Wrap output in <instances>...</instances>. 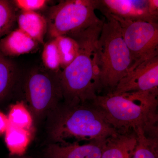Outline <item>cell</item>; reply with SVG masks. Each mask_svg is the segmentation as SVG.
<instances>
[{
    "label": "cell",
    "mask_w": 158,
    "mask_h": 158,
    "mask_svg": "<svg viewBox=\"0 0 158 158\" xmlns=\"http://www.w3.org/2000/svg\"><path fill=\"white\" fill-rule=\"evenodd\" d=\"M12 158H33L31 157L26 156L24 155L21 156H12Z\"/></svg>",
    "instance_id": "603a6c76"
},
{
    "label": "cell",
    "mask_w": 158,
    "mask_h": 158,
    "mask_svg": "<svg viewBox=\"0 0 158 158\" xmlns=\"http://www.w3.org/2000/svg\"><path fill=\"white\" fill-rule=\"evenodd\" d=\"M104 22L72 34L78 46L76 57L59 72L63 102L83 103L98 95L94 55Z\"/></svg>",
    "instance_id": "3957f363"
},
{
    "label": "cell",
    "mask_w": 158,
    "mask_h": 158,
    "mask_svg": "<svg viewBox=\"0 0 158 158\" xmlns=\"http://www.w3.org/2000/svg\"><path fill=\"white\" fill-rule=\"evenodd\" d=\"M137 144L135 132L111 136L104 141L101 158H131Z\"/></svg>",
    "instance_id": "7c38bea8"
},
{
    "label": "cell",
    "mask_w": 158,
    "mask_h": 158,
    "mask_svg": "<svg viewBox=\"0 0 158 158\" xmlns=\"http://www.w3.org/2000/svg\"><path fill=\"white\" fill-rule=\"evenodd\" d=\"M114 19L119 23L129 52L131 61L130 72L143 62L158 56V23Z\"/></svg>",
    "instance_id": "52a82bcc"
},
{
    "label": "cell",
    "mask_w": 158,
    "mask_h": 158,
    "mask_svg": "<svg viewBox=\"0 0 158 158\" xmlns=\"http://www.w3.org/2000/svg\"><path fill=\"white\" fill-rule=\"evenodd\" d=\"M16 76L17 70L14 62L0 52V102L11 91Z\"/></svg>",
    "instance_id": "9a60e30c"
},
{
    "label": "cell",
    "mask_w": 158,
    "mask_h": 158,
    "mask_svg": "<svg viewBox=\"0 0 158 158\" xmlns=\"http://www.w3.org/2000/svg\"><path fill=\"white\" fill-rule=\"evenodd\" d=\"M43 62L49 70L57 72L61 66V59L56 43L55 39L44 45L42 54Z\"/></svg>",
    "instance_id": "ffe728a7"
},
{
    "label": "cell",
    "mask_w": 158,
    "mask_h": 158,
    "mask_svg": "<svg viewBox=\"0 0 158 158\" xmlns=\"http://www.w3.org/2000/svg\"><path fill=\"white\" fill-rule=\"evenodd\" d=\"M137 92L158 94V56L148 59L131 71L119 81L112 93Z\"/></svg>",
    "instance_id": "9c48e42d"
},
{
    "label": "cell",
    "mask_w": 158,
    "mask_h": 158,
    "mask_svg": "<svg viewBox=\"0 0 158 158\" xmlns=\"http://www.w3.org/2000/svg\"><path fill=\"white\" fill-rule=\"evenodd\" d=\"M19 28L39 44H44L48 31V22L36 11H22L17 19Z\"/></svg>",
    "instance_id": "4fadbf2b"
},
{
    "label": "cell",
    "mask_w": 158,
    "mask_h": 158,
    "mask_svg": "<svg viewBox=\"0 0 158 158\" xmlns=\"http://www.w3.org/2000/svg\"><path fill=\"white\" fill-rule=\"evenodd\" d=\"M105 141H91L82 144L78 142L50 143L44 149V156L45 158H101Z\"/></svg>",
    "instance_id": "30bf717a"
},
{
    "label": "cell",
    "mask_w": 158,
    "mask_h": 158,
    "mask_svg": "<svg viewBox=\"0 0 158 158\" xmlns=\"http://www.w3.org/2000/svg\"><path fill=\"white\" fill-rule=\"evenodd\" d=\"M25 92L33 118L39 120L47 117L63 101L59 72L33 69L27 77Z\"/></svg>",
    "instance_id": "8992f818"
},
{
    "label": "cell",
    "mask_w": 158,
    "mask_h": 158,
    "mask_svg": "<svg viewBox=\"0 0 158 158\" xmlns=\"http://www.w3.org/2000/svg\"><path fill=\"white\" fill-rule=\"evenodd\" d=\"M158 0H96V9L105 17L158 23Z\"/></svg>",
    "instance_id": "ba28073f"
},
{
    "label": "cell",
    "mask_w": 158,
    "mask_h": 158,
    "mask_svg": "<svg viewBox=\"0 0 158 158\" xmlns=\"http://www.w3.org/2000/svg\"><path fill=\"white\" fill-rule=\"evenodd\" d=\"M15 19V9L11 1L0 0V39L11 32Z\"/></svg>",
    "instance_id": "d6986e66"
},
{
    "label": "cell",
    "mask_w": 158,
    "mask_h": 158,
    "mask_svg": "<svg viewBox=\"0 0 158 158\" xmlns=\"http://www.w3.org/2000/svg\"><path fill=\"white\" fill-rule=\"evenodd\" d=\"M8 118L9 124L12 126L28 130L33 128V116L23 102L11 106Z\"/></svg>",
    "instance_id": "e0dca14e"
},
{
    "label": "cell",
    "mask_w": 158,
    "mask_h": 158,
    "mask_svg": "<svg viewBox=\"0 0 158 158\" xmlns=\"http://www.w3.org/2000/svg\"><path fill=\"white\" fill-rule=\"evenodd\" d=\"M96 0H65L51 8L48 32L52 39L70 35L102 22L97 16Z\"/></svg>",
    "instance_id": "5b68a950"
},
{
    "label": "cell",
    "mask_w": 158,
    "mask_h": 158,
    "mask_svg": "<svg viewBox=\"0 0 158 158\" xmlns=\"http://www.w3.org/2000/svg\"><path fill=\"white\" fill-rule=\"evenodd\" d=\"M135 133L137 144L131 158H158V137L148 135L141 130Z\"/></svg>",
    "instance_id": "2e32d148"
},
{
    "label": "cell",
    "mask_w": 158,
    "mask_h": 158,
    "mask_svg": "<svg viewBox=\"0 0 158 158\" xmlns=\"http://www.w3.org/2000/svg\"><path fill=\"white\" fill-rule=\"evenodd\" d=\"M38 43L19 28L11 31L0 39V52L7 57L29 53L37 48Z\"/></svg>",
    "instance_id": "8fae6325"
},
{
    "label": "cell",
    "mask_w": 158,
    "mask_h": 158,
    "mask_svg": "<svg viewBox=\"0 0 158 158\" xmlns=\"http://www.w3.org/2000/svg\"><path fill=\"white\" fill-rule=\"evenodd\" d=\"M32 139L31 130L9 124L5 133V142L11 156L24 155Z\"/></svg>",
    "instance_id": "5bb4252c"
},
{
    "label": "cell",
    "mask_w": 158,
    "mask_h": 158,
    "mask_svg": "<svg viewBox=\"0 0 158 158\" xmlns=\"http://www.w3.org/2000/svg\"><path fill=\"white\" fill-rule=\"evenodd\" d=\"M14 6L22 11H36L45 8L48 1L46 0H15L11 1Z\"/></svg>",
    "instance_id": "44dd1931"
},
{
    "label": "cell",
    "mask_w": 158,
    "mask_h": 158,
    "mask_svg": "<svg viewBox=\"0 0 158 158\" xmlns=\"http://www.w3.org/2000/svg\"><path fill=\"white\" fill-rule=\"evenodd\" d=\"M9 125L8 116L0 111V136L5 134Z\"/></svg>",
    "instance_id": "7402d4cb"
},
{
    "label": "cell",
    "mask_w": 158,
    "mask_h": 158,
    "mask_svg": "<svg viewBox=\"0 0 158 158\" xmlns=\"http://www.w3.org/2000/svg\"><path fill=\"white\" fill-rule=\"evenodd\" d=\"M47 117L51 143H65L71 139L78 142L103 141L118 134L90 102L62 101Z\"/></svg>",
    "instance_id": "7a4b0ae2"
},
{
    "label": "cell",
    "mask_w": 158,
    "mask_h": 158,
    "mask_svg": "<svg viewBox=\"0 0 158 158\" xmlns=\"http://www.w3.org/2000/svg\"><path fill=\"white\" fill-rule=\"evenodd\" d=\"M94 55L98 95L112 93L130 72L131 61L119 23L106 17Z\"/></svg>",
    "instance_id": "277c9868"
},
{
    "label": "cell",
    "mask_w": 158,
    "mask_h": 158,
    "mask_svg": "<svg viewBox=\"0 0 158 158\" xmlns=\"http://www.w3.org/2000/svg\"><path fill=\"white\" fill-rule=\"evenodd\" d=\"M54 39L59 50L61 66L65 68L76 57L78 46L76 41L70 37L60 36Z\"/></svg>",
    "instance_id": "ac0fdd59"
},
{
    "label": "cell",
    "mask_w": 158,
    "mask_h": 158,
    "mask_svg": "<svg viewBox=\"0 0 158 158\" xmlns=\"http://www.w3.org/2000/svg\"><path fill=\"white\" fill-rule=\"evenodd\" d=\"M158 95L148 92L98 94L90 102L118 133L141 130L148 135L157 137Z\"/></svg>",
    "instance_id": "6da1fadb"
}]
</instances>
